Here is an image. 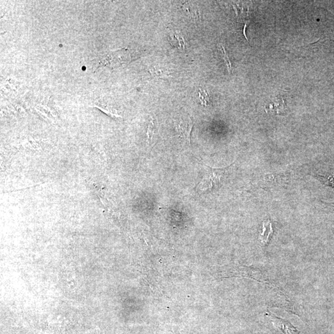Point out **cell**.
<instances>
[{"label":"cell","mask_w":334,"mask_h":334,"mask_svg":"<svg viewBox=\"0 0 334 334\" xmlns=\"http://www.w3.org/2000/svg\"><path fill=\"white\" fill-rule=\"evenodd\" d=\"M132 60V56L127 48H122L111 52L102 60L101 64L110 68L126 64Z\"/></svg>","instance_id":"cell-1"},{"label":"cell","mask_w":334,"mask_h":334,"mask_svg":"<svg viewBox=\"0 0 334 334\" xmlns=\"http://www.w3.org/2000/svg\"><path fill=\"white\" fill-rule=\"evenodd\" d=\"M193 126L194 122L188 116H180L174 120V126L177 135L188 144Z\"/></svg>","instance_id":"cell-2"},{"label":"cell","mask_w":334,"mask_h":334,"mask_svg":"<svg viewBox=\"0 0 334 334\" xmlns=\"http://www.w3.org/2000/svg\"><path fill=\"white\" fill-rule=\"evenodd\" d=\"M266 314L272 320L275 327L278 328L279 334H300L296 328L288 320L276 316L268 310Z\"/></svg>","instance_id":"cell-3"},{"label":"cell","mask_w":334,"mask_h":334,"mask_svg":"<svg viewBox=\"0 0 334 334\" xmlns=\"http://www.w3.org/2000/svg\"><path fill=\"white\" fill-rule=\"evenodd\" d=\"M226 172L225 170L223 169L210 168V174H208L207 178H206L202 182V186L205 187L206 189L218 186L220 184L222 179L224 178Z\"/></svg>","instance_id":"cell-4"},{"label":"cell","mask_w":334,"mask_h":334,"mask_svg":"<svg viewBox=\"0 0 334 334\" xmlns=\"http://www.w3.org/2000/svg\"><path fill=\"white\" fill-rule=\"evenodd\" d=\"M169 41L174 48L180 50L186 48V43L181 32L177 30L169 31Z\"/></svg>","instance_id":"cell-5"},{"label":"cell","mask_w":334,"mask_h":334,"mask_svg":"<svg viewBox=\"0 0 334 334\" xmlns=\"http://www.w3.org/2000/svg\"><path fill=\"white\" fill-rule=\"evenodd\" d=\"M272 233V227L270 220H265L263 222L262 232L260 234V238L263 244H267L270 234Z\"/></svg>","instance_id":"cell-6"},{"label":"cell","mask_w":334,"mask_h":334,"mask_svg":"<svg viewBox=\"0 0 334 334\" xmlns=\"http://www.w3.org/2000/svg\"><path fill=\"white\" fill-rule=\"evenodd\" d=\"M158 129V122L151 117V120L150 124H148L147 131V142L148 144H152L154 138L156 134Z\"/></svg>","instance_id":"cell-7"},{"label":"cell","mask_w":334,"mask_h":334,"mask_svg":"<svg viewBox=\"0 0 334 334\" xmlns=\"http://www.w3.org/2000/svg\"><path fill=\"white\" fill-rule=\"evenodd\" d=\"M286 110V104L283 100L282 98H278L276 99V102L271 104V105L268 106V109L266 110H270L273 113H276V114H279L282 113Z\"/></svg>","instance_id":"cell-8"},{"label":"cell","mask_w":334,"mask_h":334,"mask_svg":"<svg viewBox=\"0 0 334 334\" xmlns=\"http://www.w3.org/2000/svg\"><path fill=\"white\" fill-rule=\"evenodd\" d=\"M182 8H184V11L186 12L189 17L192 18V19H197L199 17V12H198L196 7L192 4L188 2V4H185Z\"/></svg>","instance_id":"cell-9"},{"label":"cell","mask_w":334,"mask_h":334,"mask_svg":"<svg viewBox=\"0 0 334 334\" xmlns=\"http://www.w3.org/2000/svg\"><path fill=\"white\" fill-rule=\"evenodd\" d=\"M150 72L153 76L161 78V79H166V78L170 77L169 72L158 66L154 67L152 70H150Z\"/></svg>","instance_id":"cell-10"},{"label":"cell","mask_w":334,"mask_h":334,"mask_svg":"<svg viewBox=\"0 0 334 334\" xmlns=\"http://www.w3.org/2000/svg\"><path fill=\"white\" fill-rule=\"evenodd\" d=\"M219 49H220L222 56L224 62V64H226V69L227 70H228L229 73H231L232 72L231 62L228 58V54H227L225 48H224V46L222 45V44H220V45H219Z\"/></svg>","instance_id":"cell-11"},{"label":"cell","mask_w":334,"mask_h":334,"mask_svg":"<svg viewBox=\"0 0 334 334\" xmlns=\"http://www.w3.org/2000/svg\"><path fill=\"white\" fill-rule=\"evenodd\" d=\"M199 96L202 106H208L210 105V96L206 90H200Z\"/></svg>","instance_id":"cell-12"}]
</instances>
